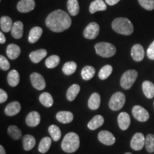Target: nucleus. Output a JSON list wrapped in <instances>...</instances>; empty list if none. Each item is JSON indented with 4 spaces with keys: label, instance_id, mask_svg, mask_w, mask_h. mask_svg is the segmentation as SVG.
Instances as JSON below:
<instances>
[{
    "label": "nucleus",
    "instance_id": "nucleus-1",
    "mask_svg": "<svg viewBox=\"0 0 154 154\" xmlns=\"http://www.w3.org/2000/svg\"><path fill=\"white\" fill-rule=\"evenodd\" d=\"M46 25L54 32H62L68 29L72 25V19L66 11L57 9L48 15Z\"/></svg>",
    "mask_w": 154,
    "mask_h": 154
},
{
    "label": "nucleus",
    "instance_id": "nucleus-2",
    "mask_svg": "<svg viewBox=\"0 0 154 154\" xmlns=\"http://www.w3.org/2000/svg\"><path fill=\"white\" fill-rule=\"evenodd\" d=\"M111 26L114 32L122 35L129 36L134 32V25L129 19L125 17L115 19Z\"/></svg>",
    "mask_w": 154,
    "mask_h": 154
},
{
    "label": "nucleus",
    "instance_id": "nucleus-3",
    "mask_svg": "<svg viewBox=\"0 0 154 154\" xmlns=\"http://www.w3.org/2000/svg\"><path fill=\"white\" fill-rule=\"evenodd\" d=\"M79 137L76 133L69 132L65 135L61 142V149L64 152L72 153L76 151L79 148Z\"/></svg>",
    "mask_w": 154,
    "mask_h": 154
},
{
    "label": "nucleus",
    "instance_id": "nucleus-4",
    "mask_svg": "<svg viewBox=\"0 0 154 154\" xmlns=\"http://www.w3.org/2000/svg\"><path fill=\"white\" fill-rule=\"evenodd\" d=\"M96 52L100 57L109 58L113 57L116 52L115 46L108 42H99L95 45Z\"/></svg>",
    "mask_w": 154,
    "mask_h": 154
},
{
    "label": "nucleus",
    "instance_id": "nucleus-5",
    "mask_svg": "<svg viewBox=\"0 0 154 154\" xmlns=\"http://www.w3.org/2000/svg\"><path fill=\"white\" fill-rule=\"evenodd\" d=\"M138 77V72L134 69L126 71L124 73L121 78L120 84L121 87L124 89H129L136 82V79Z\"/></svg>",
    "mask_w": 154,
    "mask_h": 154
},
{
    "label": "nucleus",
    "instance_id": "nucleus-6",
    "mask_svg": "<svg viewBox=\"0 0 154 154\" xmlns=\"http://www.w3.org/2000/svg\"><path fill=\"white\" fill-rule=\"evenodd\" d=\"M126 102V97L122 92L114 93L111 97L109 105V108L113 111H119L122 109Z\"/></svg>",
    "mask_w": 154,
    "mask_h": 154
},
{
    "label": "nucleus",
    "instance_id": "nucleus-7",
    "mask_svg": "<svg viewBox=\"0 0 154 154\" xmlns=\"http://www.w3.org/2000/svg\"><path fill=\"white\" fill-rule=\"evenodd\" d=\"M99 25L96 22H91L87 25L85 28L83 34L86 38L88 39H94L99 34Z\"/></svg>",
    "mask_w": 154,
    "mask_h": 154
},
{
    "label": "nucleus",
    "instance_id": "nucleus-8",
    "mask_svg": "<svg viewBox=\"0 0 154 154\" xmlns=\"http://www.w3.org/2000/svg\"><path fill=\"white\" fill-rule=\"evenodd\" d=\"M132 114L136 120L140 122H145L149 119V113L147 110L140 106H134L132 109Z\"/></svg>",
    "mask_w": 154,
    "mask_h": 154
},
{
    "label": "nucleus",
    "instance_id": "nucleus-9",
    "mask_svg": "<svg viewBox=\"0 0 154 154\" xmlns=\"http://www.w3.org/2000/svg\"><path fill=\"white\" fill-rule=\"evenodd\" d=\"M146 138L141 133H136L131 140V147L135 151H140L145 146Z\"/></svg>",
    "mask_w": 154,
    "mask_h": 154
},
{
    "label": "nucleus",
    "instance_id": "nucleus-10",
    "mask_svg": "<svg viewBox=\"0 0 154 154\" xmlns=\"http://www.w3.org/2000/svg\"><path fill=\"white\" fill-rule=\"evenodd\" d=\"M30 80L32 86L37 90H43L46 87V82L44 77L38 73L34 72L30 75Z\"/></svg>",
    "mask_w": 154,
    "mask_h": 154
},
{
    "label": "nucleus",
    "instance_id": "nucleus-11",
    "mask_svg": "<svg viewBox=\"0 0 154 154\" xmlns=\"http://www.w3.org/2000/svg\"><path fill=\"white\" fill-rule=\"evenodd\" d=\"M98 139L101 143L106 146L113 145L116 142V138L110 131H101L98 135Z\"/></svg>",
    "mask_w": 154,
    "mask_h": 154
},
{
    "label": "nucleus",
    "instance_id": "nucleus-12",
    "mask_svg": "<svg viewBox=\"0 0 154 154\" xmlns=\"http://www.w3.org/2000/svg\"><path fill=\"white\" fill-rule=\"evenodd\" d=\"M35 5L34 0H20L17 4V8L19 12L27 13L33 10Z\"/></svg>",
    "mask_w": 154,
    "mask_h": 154
},
{
    "label": "nucleus",
    "instance_id": "nucleus-13",
    "mask_svg": "<svg viewBox=\"0 0 154 154\" xmlns=\"http://www.w3.org/2000/svg\"><path fill=\"white\" fill-rule=\"evenodd\" d=\"M131 54L134 61H141L143 59L144 56H145V51H144L143 47L140 44H135L131 48Z\"/></svg>",
    "mask_w": 154,
    "mask_h": 154
},
{
    "label": "nucleus",
    "instance_id": "nucleus-14",
    "mask_svg": "<svg viewBox=\"0 0 154 154\" xmlns=\"http://www.w3.org/2000/svg\"><path fill=\"white\" fill-rule=\"evenodd\" d=\"M21 109V104L18 101H13L9 103L8 105L7 106L5 109V113L7 116H15L20 112Z\"/></svg>",
    "mask_w": 154,
    "mask_h": 154
},
{
    "label": "nucleus",
    "instance_id": "nucleus-15",
    "mask_svg": "<svg viewBox=\"0 0 154 154\" xmlns=\"http://www.w3.org/2000/svg\"><path fill=\"white\" fill-rule=\"evenodd\" d=\"M41 121V116L37 111H32L26 118V124L30 127H35L39 124Z\"/></svg>",
    "mask_w": 154,
    "mask_h": 154
},
{
    "label": "nucleus",
    "instance_id": "nucleus-16",
    "mask_svg": "<svg viewBox=\"0 0 154 154\" xmlns=\"http://www.w3.org/2000/svg\"><path fill=\"white\" fill-rule=\"evenodd\" d=\"M118 124L121 130L125 131L128 128L131 124L130 116L126 112H121L118 116Z\"/></svg>",
    "mask_w": 154,
    "mask_h": 154
},
{
    "label": "nucleus",
    "instance_id": "nucleus-17",
    "mask_svg": "<svg viewBox=\"0 0 154 154\" xmlns=\"http://www.w3.org/2000/svg\"><path fill=\"white\" fill-rule=\"evenodd\" d=\"M21 54V49L18 45L14 44H9L7 47V54L9 59L14 60L17 59Z\"/></svg>",
    "mask_w": 154,
    "mask_h": 154
},
{
    "label": "nucleus",
    "instance_id": "nucleus-18",
    "mask_svg": "<svg viewBox=\"0 0 154 154\" xmlns=\"http://www.w3.org/2000/svg\"><path fill=\"white\" fill-rule=\"evenodd\" d=\"M23 32H24L23 23L20 21H17V22H14L11 30V34L13 37L17 38V39L22 38L23 36Z\"/></svg>",
    "mask_w": 154,
    "mask_h": 154
},
{
    "label": "nucleus",
    "instance_id": "nucleus-19",
    "mask_svg": "<svg viewBox=\"0 0 154 154\" xmlns=\"http://www.w3.org/2000/svg\"><path fill=\"white\" fill-rule=\"evenodd\" d=\"M43 34V30L40 26H34L30 30L28 40L31 44H34L41 37Z\"/></svg>",
    "mask_w": 154,
    "mask_h": 154
},
{
    "label": "nucleus",
    "instance_id": "nucleus-20",
    "mask_svg": "<svg viewBox=\"0 0 154 154\" xmlns=\"http://www.w3.org/2000/svg\"><path fill=\"white\" fill-rule=\"evenodd\" d=\"M57 121L62 124H69L71 123L74 119L73 113L70 111H59L56 116Z\"/></svg>",
    "mask_w": 154,
    "mask_h": 154
},
{
    "label": "nucleus",
    "instance_id": "nucleus-21",
    "mask_svg": "<svg viewBox=\"0 0 154 154\" xmlns=\"http://www.w3.org/2000/svg\"><path fill=\"white\" fill-rule=\"evenodd\" d=\"M106 9L107 6L103 0H95L89 6V11L91 14H94L96 11H105Z\"/></svg>",
    "mask_w": 154,
    "mask_h": 154
},
{
    "label": "nucleus",
    "instance_id": "nucleus-22",
    "mask_svg": "<svg viewBox=\"0 0 154 154\" xmlns=\"http://www.w3.org/2000/svg\"><path fill=\"white\" fill-rule=\"evenodd\" d=\"M101 104V96L98 93L92 94L88 101V106L91 110L98 109Z\"/></svg>",
    "mask_w": 154,
    "mask_h": 154
},
{
    "label": "nucleus",
    "instance_id": "nucleus-23",
    "mask_svg": "<svg viewBox=\"0 0 154 154\" xmlns=\"http://www.w3.org/2000/svg\"><path fill=\"white\" fill-rule=\"evenodd\" d=\"M47 55V51L45 49H38L30 53L29 58L33 63H38Z\"/></svg>",
    "mask_w": 154,
    "mask_h": 154
},
{
    "label": "nucleus",
    "instance_id": "nucleus-24",
    "mask_svg": "<svg viewBox=\"0 0 154 154\" xmlns=\"http://www.w3.org/2000/svg\"><path fill=\"white\" fill-rule=\"evenodd\" d=\"M142 90L148 99L154 97V84L150 81H145L142 84Z\"/></svg>",
    "mask_w": 154,
    "mask_h": 154
},
{
    "label": "nucleus",
    "instance_id": "nucleus-25",
    "mask_svg": "<svg viewBox=\"0 0 154 154\" xmlns=\"http://www.w3.org/2000/svg\"><path fill=\"white\" fill-rule=\"evenodd\" d=\"M104 123V119L101 115H96L88 122V128L90 130H96Z\"/></svg>",
    "mask_w": 154,
    "mask_h": 154
},
{
    "label": "nucleus",
    "instance_id": "nucleus-26",
    "mask_svg": "<svg viewBox=\"0 0 154 154\" xmlns=\"http://www.w3.org/2000/svg\"><path fill=\"white\" fill-rule=\"evenodd\" d=\"M23 148L25 151H30L34 147L36 144V140L32 135H25L22 138Z\"/></svg>",
    "mask_w": 154,
    "mask_h": 154
},
{
    "label": "nucleus",
    "instance_id": "nucleus-27",
    "mask_svg": "<svg viewBox=\"0 0 154 154\" xmlns=\"http://www.w3.org/2000/svg\"><path fill=\"white\" fill-rule=\"evenodd\" d=\"M19 81H20V77H19V74L17 70L10 71L7 75V82L9 86L15 87L19 84Z\"/></svg>",
    "mask_w": 154,
    "mask_h": 154
},
{
    "label": "nucleus",
    "instance_id": "nucleus-28",
    "mask_svg": "<svg viewBox=\"0 0 154 154\" xmlns=\"http://www.w3.org/2000/svg\"><path fill=\"white\" fill-rule=\"evenodd\" d=\"M12 19L10 17L5 16L2 17L0 19V27L1 30L4 32H9L11 30V28L13 26Z\"/></svg>",
    "mask_w": 154,
    "mask_h": 154
},
{
    "label": "nucleus",
    "instance_id": "nucleus-29",
    "mask_svg": "<svg viewBox=\"0 0 154 154\" xmlns=\"http://www.w3.org/2000/svg\"><path fill=\"white\" fill-rule=\"evenodd\" d=\"M80 91V86L78 84H73L68 88L66 92V99L69 101H72L76 99Z\"/></svg>",
    "mask_w": 154,
    "mask_h": 154
},
{
    "label": "nucleus",
    "instance_id": "nucleus-30",
    "mask_svg": "<svg viewBox=\"0 0 154 154\" xmlns=\"http://www.w3.org/2000/svg\"><path fill=\"white\" fill-rule=\"evenodd\" d=\"M67 9L72 16H76L79 12V5L77 0H68Z\"/></svg>",
    "mask_w": 154,
    "mask_h": 154
},
{
    "label": "nucleus",
    "instance_id": "nucleus-31",
    "mask_svg": "<svg viewBox=\"0 0 154 154\" xmlns=\"http://www.w3.org/2000/svg\"><path fill=\"white\" fill-rule=\"evenodd\" d=\"M39 101L42 105L47 108L51 107L54 103L52 96L48 92H44L40 95Z\"/></svg>",
    "mask_w": 154,
    "mask_h": 154
},
{
    "label": "nucleus",
    "instance_id": "nucleus-32",
    "mask_svg": "<svg viewBox=\"0 0 154 154\" xmlns=\"http://www.w3.org/2000/svg\"><path fill=\"white\" fill-rule=\"evenodd\" d=\"M95 69L91 66H84L82 70V77L84 80L88 81L91 79L95 75Z\"/></svg>",
    "mask_w": 154,
    "mask_h": 154
},
{
    "label": "nucleus",
    "instance_id": "nucleus-33",
    "mask_svg": "<svg viewBox=\"0 0 154 154\" xmlns=\"http://www.w3.org/2000/svg\"><path fill=\"white\" fill-rule=\"evenodd\" d=\"M51 145V139L49 137L42 138L38 145V151L42 153H45L49 151Z\"/></svg>",
    "mask_w": 154,
    "mask_h": 154
},
{
    "label": "nucleus",
    "instance_id": "nucleus-34",
    "mask_svg": "<svg viewBox=\"0 0 154 154\" xmlns=\"http://www.w3.org/2000/svg\"><path fill=\"white\" fill-rule=\"evenodd\" d=\"M8 134L10 136V137L14 140H19L20 139L22 136V131H21L17 126L11 125L8 128L7 130Z\"/></svg>",
    "mask_w": 154,
    "mask_h": 154
},
{
    "label": "nucleus",
    "instance_id": "nucleus-35",
    "mask_svg": "<svg viewBox=\"0 0 154 154\" xmlns=\"http://www.w3.org/2000/svg\"><path fill=\"white\" fill-rule=\"evenodd\" d=\"M77 64L74 61H69L64 63L62 67V72L66 75H72L76 72Z\"/></svg>",
    "mask_w": 154,
    "mask_h": 154
},
{
    "label": "nucleus",
    "instance_id": "nucleus-36",
    "mask_svg": "<svg viewBox=\"0 0 154 154\" xmlns=\"http://www.w3.org/2000/svg\"><path fill=\"white\" fill-rule=\"evenodd\" d=\"M60 63V58L57 55H51L48 57L45 61V65L47 68L54 69Z\"/></svg>",
    "mask_w": 154,
    "mask_h": 154
},
{
    "label": "nucleus",
    "instance_id": "nucleus-37",
    "mask_svg": "<svg viewBox=\"0 0 154 154\" xmlns=\"http://www.w3.org/2000/svg\"><path fill=\"white\" fill-rule=\"evenodd\" d=\"M49 133L51 135V138L54 140V141H58L60 139L61 136V132L60 128H59L56 125H51L49 127Z\"/></svg>",
    "mask_w": 154,
    "mask_h": 154
},
{
    "label": "nucleus",
    "instance_id": "nucleus-38",
    "mask_svg": "<svg viewBox=\"0 0 154 154\" xmlns=\"http://www.w3.org/2000/svg\"><path fill=\"white\" fill-rule=\"evenodd\" d=\"M113 72V67L111 65H105L101 69L99 73V77L100 79L105 80Z\"/></svg>",
    "mask_w": 154,
    "mask_h": 154
},
{
    "label": "nucleus",
    "instance_id": "nucleus-39",
    "mask_svg": "<svg viewBox=\"0 0 154 154\" xmlns=\"http://www.w3.org/2000/svg\"><path fill=\"white\" fill-rule=\"evenodd\" d=\"M145 147L146 151L149 153H153L154 152V135L149 134L146 137L145 140Z\"/></svg>",
    "mask_w": 154,
    "mask_h": 154
},
{
    "label": "nucleus",
    "instance_id": "nucleus-40",
    "mask_svg": "<svg viewBox=\"0 0 154 154\" xmlns=\"http://www.w3.org/2000/svg\"><path fill=\"white\" fill-rule=\"evenodd\" d=\"M139 5L146 10L152 11L154 9V0H138Z\"/></svg>",
    "mask_w": 154,
    "mask_h": 154
},
{
    "label": "nucleus",
    "instance_id": "nucleus-41",
    "mask_svg": "<svg viewBox=\"0 0 154 154\" xmlns=\"http://www.w3.org/2000/svg\"><path fill=\"white\" fill-rule=\"evenodd\" d=\"M0 68L4 71L8 70L10 68V63L9 61L2 55L0 56Z\"/></svg>",
    "mask_w": 154,
    "mask_h": 154
},
{
    "label": "nucleus",
    "instance_id": "nucleus-42",
    "mask_svg": "<svg viewBox=\"0 0 154 154\" xmlns=\"http://www.w3.org/2000/svg\"><path fill=\"white\" fill-rule=\"evenodd\" d=\"M147 56L151 60H154V41L151 44L147 49Z\"/></svg>",
    "mask_w": 154,
    "mask_h": 154
},
{
    "label": "nucleus",
    "instance_id": "nucleus-43",
    "mask_svg": "<svg viewBox=\"0 0 154 154\" xmlns=\"http://www.w3.org/2000/svg\"><path fill=\"white\" fill-rule=\"evenodd\" d=\"M8 99V95L5 90L0 89V103H2L7 101Z\"/></svg>",
    "mask_w": 154,
    "mask_h": 154
},
{
    "label": "nucleus",
    "instance_id": "nucleus-44",
    "mask_svg": "<svg viewBox=\"0 0 154 154\" xmlns=\"http://www.w3.org/2000/svg\"><path fill=\"white\" fill-rule=\"evenodd\" d=\"M119 2H120V0H106V2L110 6H113L116 5V4Z\"/></svg>",
    "mask_w": 154,
    "mask_h": 154
},
{
    "label": "nucleus",
    "instance_id": "nucleus-45",
    "mask_svg": "<svg viewBox=\"0 0 154 154\" xmlns=\"http://www.w3.org/2000/svg\"><path fill=\"white\" fill-rule=\"evenodd\" d=\"M5 42H6L5 36L4 35L3 32H0V43H1L2 44H5Z\"/></svg>",
    "mask_w": 154,
    "mask_h": 154
},
{
    "label": "nucleus",
    "instance_id": "nucleus-46",
    "mask_svg": "<svg viewBox=\"0 0 154 154\" xmlns=\"http://www.w3.org/2000/svg\"><path fill=\"white\" fill-rule=\"evenodd\" d=\"M0 154H6V151L2 146H0Z\"/></svg>",
    "mask_w": 154,
    "mask_h": 154
},
{
    "label": "nucleus",
    "instance_id": "nucleus-47",
    "mask_svg": "<svg viewBox=\"0 0 154 154\" xmlns=\"http://www.w3.org/2000/svg\"><path fill=\"white\" fill-rule=\"evenodd\" d=\"M124 154H132L131 153H129V152H128V153H124Z\"/></svg>",
    "mask_w": 154,
    "mask_h": 154
},
{
    "label": "nucleus",
    "instance_id": "nucleus-48",
    "mask_svg": "<svg viewBox=\"0 0 154 154\" xmlns=\"http://www.w3.org/2000/svg\"><path fill=\"white\" fill-rule=\"evenodd\" d=\"M153 106H154V103H153Z\"/></svg>",
    "mask_w": 154,
    "mask_h": 154
}]
</instances>
